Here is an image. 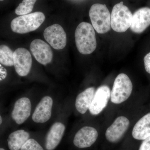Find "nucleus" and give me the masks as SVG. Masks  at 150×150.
Wrapping results in <instances>:
<instances>
[{
	"instance_id": "nucleus-1",
	"label": "nucleus",
	"mask_w": 150,
	"mask_h": 150,
	"mask_svg": "<svg viewBox=\"0 0 150 150\" xmlns=\"http://www.w3.org/2000/svg\"><path fill=\"white\" fill-rule=\"evenodd\" d=\"M75 42L78 51L84 55L91 54L96 49L97 42L94 29L88 23H81L76 28Z\"/></svg>"
},
{
	"instance_id": "nucleus-2",
	"label": "nucleus",
	"mask_w": 150,
	"mask_h": 150,
	"mask_svg": "<svg viewBox=\"0 0 150 150\" xmlns=\"http://www.w3.org/2000/svg\"><path fill=\"white\" fill-rule=\"evenodd\" d=\"M45 15L41 12L20 16L12 21L11 28L13 32L24 34L37 29L45 21Z\"/></svg>"
},
{
	"instance_id": "nucleus-3",
	"label": "nucleus",
	"mask_w": 150,
	"mask_h": 150,
	"mask_svg": "<svg viewBox=\"0 0 150 150\" xmlns=\"http://www.w3.org/2000/svg\"><path fill=\"white\" fill-rule=\"evenodd\" d=\"M89 15L92 25L98 33L104 34L110 30V14L105 4H96L93 5Z\"/></svg>"
},
{
	"instance_id": "nucleus-4",
	"label": "nucleus",
	"mask_w": 150,
	"mask_h": 150,
	"mask_svg": "<svg viewBox=\"0 0 150 150\" xmlns=\"http://www.w3.org/2000/svg\"><path fill=\"white\" fill-rule=\"evenodd\" d=\"M133 14L123 2L116 4L112 8L110 15V25L116 32H126L131 26Z\"/></svg>"
},
{
	"instance_id": "nucleus-5",
	"label": "nucleus",
	"mask_w": 150,
	"mask_h": 150,
	"mask_svg": "<svg viewBox=\"0 0 150 150\" xmlns=\"http://www.w3.org/2000/svg\"><path fill=\"white\" fill-rule=\"evenodd\" d=\"M133 84L126 74H120L115 78L111 91L110 100L115 104L126 101L131 96Z\"/></svg>"
},
{
	"instance_id": "nucleus-6",
	"label": "nucleus",
	"mask_w": 150,
	"mask_h": 150,
	"mask_svg": "<svg viewBox=\"0 0 150 150\" xmlns=\"http://www.w3.org/2000/svg\"><path fill=\"white\" fill-rule=\"evenodd\" d=\"M45 40L56 50L64 49L67 43V34L64 28L58 24L48 26L44 30Z\"/></svg>"
},
{
	"instance_id": "nucleus-7",
	"label": "nucleus",
	"mask_w": 150,
	"mask_h": 150,
	"mask_svg": "<svg viewBox=\"0 0 150 150\" xmlns=\"http://www.w3.org/2000/svg\"><path fill=\"white\" fill-rule=\"evenodd\" d=\"M32 59L29 51L23 48H17L13 52V66L21 76H25L30 72Z\"/></svg>"
},
{
	"instance_id": "nucleus-8",
	"label": "nucleus",
	"mask_w": 150,
	"mask_h": 150,
	"mask_svg": "<svg viewBox=\"0 0 150 150\" xmlns=\"http://www.w3.org/2000/svg\"><path fill=\"white\" fill-rule=\"evenodd\" d=\"M30 50L36 61L41 64L46 65L52 62L53 51L43 40L40 39L33 40L30 44Z\"/></svg>"
},
{
	"instance_id": "nucleus-9",
	"label": "nucleus",
	"mask_w": 150,
	"mask_h": 150,
	"mask_svg": "<svg viewBox=\"0 0 150 150\" xmlns=\"http://www.w3.org/2000/svg\"><path fill=\"white\" fill-rule=\"evenodd\" d=\"M111 91L108 86L102 85L97 89L89 110L93 115H97L107 106L110 98Z\"/></svg>"
},
{
	"instance_id": "nucleus-10",
	"label": "nucleus",
	"mask_w": 150,
	"mask_h": 150,
	"mask_svg": "<svg viewBox=\"0 0 150 150\" xmlns=\"http://www.w3.org/2000/svg\"><path fill=\"white\" fill-rule=\"evenodd\" d=\"M130 122L124 116H119L108 127L105 132V137L108 141L111 143L118 142L129 128Z\"/></svg>"
},
{
	"instance_id": "nucleus-11",
	"label": "nucleus",
	"mask_w": 150,
	"mask_h": 150,
	"mask_svg": "<svg viewBox=\"0 0 150 150\" xmlns=\"http://www.w3.org/2000/svg\"><path fill=\"white\" fill-rule=\"evenodd\" d=\"M98 133L96 129L90 126H85L75 135L74 144L77 147L83 149L89 147L96 142Z\"/></svg>"
},
{
	"instance_id": "nucleus-12",
	"label": "nucleus",
	"mask_w": 150,
	"mask_h": 150,
	"mask_svg": "<svg viewBox=\"0 0 150 150\" xmlns=\"http://www.w3.org/2000/svg\"><path fill=\"white\" fill-rule=\"evenodd\" d=\"M150 25V8H142L137 10L133 15L130 28L133 32L141 33Z\"/></svg>"
},
{
	"instance_id": "nucleus-13",
	"label": "nucleus",
	"mask_w": 150,
	"mask_h": 150,
	"mask_svg": "<svg viewBox=\"0 0 150 150\" xmlns=\"http://www.w3.org/2000/svg\"><path fill=\"white\" fill-rule=\"evenodd\" d=\"M53 100L51 97H43L35 108L32 115V119L37 123H44L51 118Z\"/></svg>"
},
{
	"instance_id": "nucleus-14",
	"label": "nucleus",
	"mask_w": 150,
	"mask_h": 150,
	"mask_svg": "<svg viewBox=\"0 0 150 150\" xmlns=\"http://www.w3.org/2000/svg\"><path fill=\"white\" fill-rule=\"evenodd\" d=\"M31 110L30 100L26 97L21 98L16 102L11 116L16 123L21 125L29 117Z\"/></svg>"
},
{
	"instance_id": "nucleus-15",
	"label": "nucleus",
	"mask_w": 150,
	"mask_h": 150,
	"mask_svg": "<svg viewBox=\"0 0 150 150\" xmlns=\"http://www.w3.org/2000/svg\"><path fill=\"white\" fill-rule=\"evenodd\" d=\"M66 129L63 123L56 122L52 125L46 137L45 147L47 150H54L62 140Z\"/></svg>"
},
{
	"instance_id": "nucleus-16",
	"label": "nucleus",
	"mask_w": 150,
	"mask_h": 150,
	"mask_svg": "<svg viewBox=\"0 0 150 150\" xmlns=\"http://www.w3.org/2000/svg\"><path fill=\"white\" fill-rule=\"evenodd\" d=\"M132 136L137 140H144L150 136V112L145 115L136 123Z\"/></svg>"
},
{
	"instance_id": "nucleus-17",
	"label": "nucleus",
	"mask_w": 150,
	"mask_h": 150,
	"mask_svg": "<svg viewBox=\"0 0 150 150\" xmlns=\"http://www.w3.org/2000/svg\"><path fill=\"white\" fill-rule=\"evenodd\" d=\"M95 91L94 88L90 87L78 95L76 98L75 105L77 110L80 113L84 114L89 110Z\"/></svg>"
},
{
	"instance_id": "nucleus-18",
	"label": "nucleus",
	"mask_w": 150,
	"mask_h": 150,
	"mask_svg": "<svg viewBox=\"0 0 150 150\" xmlns=\"http://www.w3.org/2000/svg\"><path fill=\"white\" fill-rule=\"evenodd\" d=\"M30 135L24 130H17L9 136L8 144L11 150H19L29 139Z\"/></svg>"
},
{
	"instance_id": "nucleus-19",
	"label": "nucleus",
	"mask_w": 150,
	"mask_h": 150,
	"mask_svg": "<svg viewBox=\"0 0 150 150\" xmlns=\"http://www.w3.org/2000/svg\"><path fill=\"white\" fill-rule=\"evenodd\" d=\"M13 52L8 46H0V64L6 67L13 66Z\"/></svg>"
},
{
	"instance_id": "nucleus-20",
	"label": "nucleus",
	"mask_w": 150,
	"mask_h": 150,
	"mask_svg": "<svg viewBox=\"0 0 150 150\" xmlns=\"http://www.w3.org/2000/svg\"><path fill=\"white\" fill-rule=\"evenodd\" d=\"M37 0H23L16 9L15 13L18 15L28 14L32 12L34 4Z\"/></svg>"
},
{
	"instance_id": "nucleus-21",
	"label": "nucleus",
	"mask_w": 150,
	"mask_h": 150,
	"mask_svg": "<svg viewBox=\"0 0 150 150\" xmlns=\"http://www.w3.org/2000/svg\"><path fill=\"white\" fill-rule=\"evenodd\" d=\"M21 150H44L40 144L33 139H29L21 149Z\"/></svg>"
},
{
	"instance_id": "nucleus-22",
	"label": "nucleus",
	"mask_w": 150,
	"mask_h": 150,
	"mask_svg": "<svg viewBox=\"0 0 150 150\" xmlns=\"http://www.w3.org/2000/svg\"><path fill=\"white\" fill-rule=\"evenodd\" d=\"M139 150H150V136L144 140Z\"/></svg>"
},
{
	"instance_id": "nucleus-23",
	"label": "nucleus",
	"mask_w": 150,
	"mask_h": 150,
	"mask_svg": "<svg viewBox=\"0 0 150 150\" xmlns=\"http://www.w3.org/2000/svg\"><path fill=\"white\" fill-rule=\"evenodd\" d=\"M145 69L147 72L150 74V52L147 54L144 58Z\"/></svg>"
},
{
	"instance_id": "nucleus-24",
	"label": "nucleus",
	"mask_w": 150,
	"mask_h": 150,
	"mask_svg": "<svg viewBox=\"0 0 150 150\" xmlns=\"http://www.w3.org/2000/svg\"><path fill=\"white\" fill-rule=\"evenodd\" d=\"M3 120L2 118L1 117V115H0V125L1 124V123H2Z\"/></svg>"
},
{
	"instance_id": "nucleus-25",
	"label": "nucleus",
	"mask_w": 150,
	"mask_h": 150,
	"mask_svg": "<svg viewBox=\"0 0 150 150\" xmlns=\"http://www.w3.org/2000/svg\"><path fill=\"white\" fill-rule=\"evenodd\" d=\"M0 150H5L3 148H0Z\"/></svg>"
},
{
	"instance_id": "nucleus-26",
	"label": "nucleus",
	"mask_w": 150,
	"mask_h": 150,
	"mask_svg": "<svg viewBox=\"0 0 150 150\" xmlns=\"http://www.w3.org/2000/svg\"><path fill=\"white\" fill-rule=\"evenodd\" d=\"M4 1V0H0V1Z\"/></svg>"
}]
</instances>
